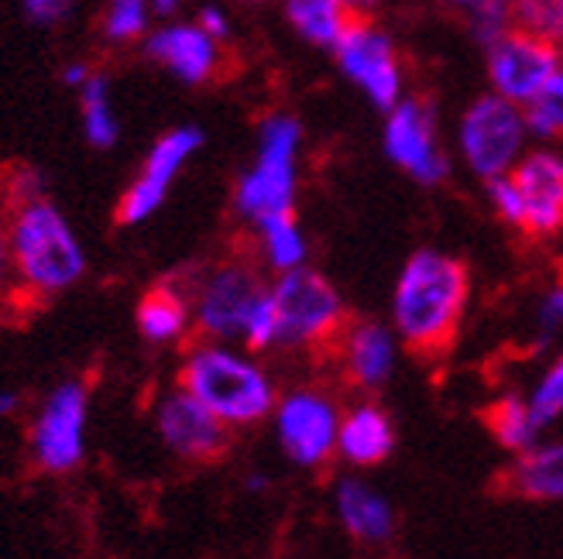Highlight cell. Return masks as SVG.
<instances>
[{"label":"cell","instance_id":"14","mask_svg":"<svg viewBox=\"0 0 563 559\" xmlns=\"http://www.w3.org/2000/svg\"><path fill=\"white\" fill-rule=\"evenodd\" d=\"M385 152L406 176L422 186L446 179V155L437 137L433 110L422 100H399L385 121Z\"/></svg>","mask_w":563,"mask_h":559},{"label":"cell","instance_id":"20","mask_svg":"<svg viewBox=\"0 0 563 559\" xmlns=\"http://www.w3.org/2000/svg\"><path fill=\"white\" fill-rule=\"evenodd\" d=\"M192 326V305L189 292L173 282H162L148 289L137 302V329L148 344H179Z\"/></svg>","mask_w":563,"mask_h":559},{"label":"cell","instance_id":"27","mask_svg":"<svg viewBox=\"0 0 563 559\" xmlns=\"http://www.w3.org/2000/svg\"><path fill=\"white\" fill-rule=\"evenodd\" d=\"M152 0H107L103 11V38L110 45H131L148 32Z\"/></svg>","mask_w":563,"mask_h":559},{"label":"cell","instance_id":"28","mask_svg":"<svg viewBox=\"0 0 563 559\" xmlns=\"http://www.w3.org/2000/svg\"><path fill=\"white\" fill-rule=\"evenodd\" d=\"M512 24L537 38L563 45V0H512Z\"/></svg>","mask_w":563,"mask_h":559},{"label":"cell","instance_id":"4","mask_svg":"<svg viewBox=\"0 0 563 559\" xmlns=\"http://www.w3.org/2000/svg\"><path fill=\"white\" fill-rule=\"evenodd\" d=\"M272 299L278 313V347L333 357L351 316L341 292L330 286V278L299 265L278 275Z\"/></svg>","mask_w":563,"mask_h":559},{"label":"cell","instance_id":"29","mask_svg":"<svg viewBox=\"0 0 563 559\" xmlns=\"http://www.w3.org/2000/svg\"><path fill=\"white\" fill-rule=\"evenodd\" d=\"M241 344L251 350V354H265L272 347H278V313H275V299H272V286L268 292L255 302V310H251L247 323H244V337Z\"/></svg>","mask_w":563,"mask_h":559},{"label":"cell","instance_id":"6","mask_svg":"<svg viewBox=\"0 0 563 559\" xmlns=\"http://www.w3.org/2000/svg\"><path fill=\"white\" fill-rule=\"evenodd\" d=\"M265 292H268V286L262 282L258 268L251 261H244V258L223 261V265L210 268L189 292L192 326L200 329L203 340H223V344L238 340L241 344L244 323Z\"/></svg>","mask_w":563,"mask_h":559},{"label":"cell","instance_id":"30","mask_svg":"<svg viewBox=\"0 0 563 559\" xmlns=\"http://www.w3.org/2000/svg\"><path fill=\"white\" fill-rule=\"evenodd\" d=\"M529 409H532V418H537V426H550L556 415H563V354L556 365L543 374V381L537 384L529 399Z\"/></svg>","mask_w":563,"mask_h":559},{"label":"cell","instance_id":"7","mask_svg":"<svg viewBox=\"0 0 563 559\" xmlns=\"http://www.w3.org/2000/svg\"><path fill=\"white\" fill-rule=\"evenodd\" d=\"M529 137V124L522 107L498 93L482 97L467 107L461 118V155L474 176L485 182L516 169Z\"/></svg>","mask_w":563,"mask_h":559},{"label":"cell","instance_id":"17","mask_svg":"<svg viewBox=\"0 0 563 559\" xmlns=\"http://www.w3.org/2000/svg\"><path fill=\"white\" fill-rule=\"evenodd\" d=\"M333 357L341 360L344 378L354 388H382L391 374V365H396V340L382 323H357L351 320L347 329L336 340Z\"/></svg>","mask_w":563,"mask_h":559},{"label":"cell","instance_id":"34","mask_svg":"<svg viewBox=\"0 0 563 559\" xmlns=\"http://www.w3.org/2000/svg\"><path fill=\"white\" fill-rule=\"evenodd\" d=\"M196 24L207 27V32H210L217 42H223V38L231 35V18H228V11L217 8V4H207V8H200V14H196Z\"/></svg>","mask_w":563,"mask_h":559},{"label":"cell","instance_id":"33","mask_svg":"<svg viewBox=\"0 0 563 559\" xmlns=\"http://www.w3.org/2000/svg\"><path fill=\"white\" fill-rule=\"evenodd\" d=\"M11 305H21V295H18V278L11 265V247H8L4 227H0V313L11 310Z\"/></svg>","mask_w":563,"mask_h":559},{"label":"cell","instance_id":"3","mask_svg":"<svg viewBox=\"0 0 563 559\" xmlns=\"http://www.w3.org/2000/svg\"><path fill=\"white\" fill-rule=\"evenodd\" d=\"M179 384L200 399L231 429L255 426L275 412V384L251 354L234 350L223 340H200L186 350Z\"/></svg>","mask_w":563,"mask_h":559},{"label":"cell","instance_id":"10","mask_svg":"<svg viewBox=\"0 0 563 559\" xmlns=\"http://www.w3.org/2000/svg\"><path fill=\"white\" fill-rule=\"evenodd\" d=\"M333 59L341 72L364 90L378 110H388L402 100V66L391 38L368 18H354L341 42L333 45Z\"/></svg>","mask_w":563,"mask_h":559},{"label":"cell","instance_id":"8","mask_svg":"<svg viewBox=\"0 0 563 559\" xmlns=\"http://www.w3.org/2000/svg\"><path fill=\"white\" fill-rule=\"evenodd\" d=\"M90 391L82 381H66L48 391L32 423V460L45 473H69L87 457Z\"/></svg>","mask_w":563,"mask_h":559},{"label":"cell","instance_id":"9","mask_svg":"<svg viewBox=\"0 0 563 559\" xmlns=\"http://www.w3.org/2000/svg\"><path fill=\"white\" fill-rule=\"evenodd\" d=\"M275 433L282 454L299 467H323L336 454L341 436V409L317 388L289 391L275 402Z\"/></svg>","mask_w":563,"mask_h":559},{"label":"cell","instance_id":"5","mask_svg":"<svg viewBox=\"0 0 563 559\" xmlns=\"http://www.w3.org/2000/svg\"><path fill=\"white\" fill-rule=\"evenodd\" d=\"M302 127L289 114H272L258 131V158L241 176L234 206L247 223H262L296 206V158Z\"/></svg>","mask_w":563,"mask_h":559},{"label":"cell","instance_id":"24","mask_svg":"<svg viewBox=\"0 0 563 559\" xmlns=\"http://www.w3.org/2000/svg\"><path fill=\"white\" fill-rule=\"evenodd\" d=\"M255 231H258L262 258L272 271L282 275V271H292V268L306 265V237H302L292 213L268 216V220L255 223Z\"/></svg>","mask_w":563,"mask_h":559},{"label":"cell","instance_id":"2","mask_svg":"<svg viewBox=\"0 0 563 559\" xmlns=\"http://www.w3.org/2000/svg\"><path fill=\"white\" fill-rule=\"evenodd\" d=\"M467 292L471 278L457 258L430 247L416 250L391 295V320H396L399 340L419 357L446 354L457 340Z\"/></svg>","mask_w":563,"mask_h":559},{"label":"cell","instance_id":"19","mask_svg":"<svg viewBox=\"0 0 563 559\" xmlns=\"http://www.w3.org/2000/svg\"><path fill=\"white\" fill-rule=\"evenodd\" d=\"M396 450V426L382 405L361 402L341 415V436H336V454L354 467H375Z\"/></svg>","mask_w":563,"mask_h":559},{"label":"cell","instance_id":"35","mask_svg":"<svg viewBox=\"0 0 563 559\" xmlns=\"http://www.w3.org/2000/svg\"><path fill=\"white\" fill-rule=\"evenodd\" d=\"M540 320H543V329L563 326V282L543 299V305H540Z\"/></svg>","mask_w":563,"mask_h":559},{"label":"cell","instance_id":"21","mask_svg":"<svg viewBox=\"0 0 563 559\" xmlns=\"http://www.w3.org/2000/svg\"><path fill=\"white\" fill-rule=\"evenodd\" d=\"M505 488L522 501H563V443L522 450L505 473Z\"/></svg>","mask_w":563,"mask_h":559},{"label":"cell","instance_id":"31","mask_svg":"<svg viewBox=\"0 0 563 559\" xmlns=\"http://www.w3.org/2000/svg\"><path fill=\"white\" fill-rule=\"evenodd\" d=\"M488 195H492L495 213L509 223V227H519V223H522V195H519V186H516L512 172L488 179Z\"/></svg>","mask_w":563,"mask_h":559},{"label":"cell","instance_id":"40","mask_svg":"<svg viewBox=\"0 0 563 559\" xmlns=\"http://www.w3.org/2000/svg\"><path fill=\"white\" fill-rule=\"evenodd\" d=\"M443 4H450V8H464V11H471L477 0H443Z\"/></svg>","mask_w":563,"mask_h":559},{"label":"cell","instance_id":"26","mask_svg":"<svg viewBox=\"0 0 563 559\" xmlns=\"http://www.w3.org/2000/svg\"><path fill=\"white\" fill-rule=\"evenodd\" d=\"M522 114H526L529 134L547 137V142L563 137V66L543 82L537 97L522 103Z\"/></svg>","mask_w":563,"mask_h":559},{"label":"cell","instance_id":"32","mask_svg":"<svg viewBox=\"0 0 563 559\" xmlns=\"http://www.w3.org/2000/svg\"><path fill=\"white\" fill-rule=\"evenodd\" d=\"M73 4H76V0H21L27 21H35L42 27L63 24L73 14Z\"/></svg>","mask_w":563,"mask_h":559},{"label":"cell","instance_id":"15","mask_svg":"<svg viewBox=\"0 0 563 559\" xmlns=\"http://www.w3.org/2000/svg\"><path fill=\"white\" fill-rule=\"evenodd\" d=\"M512 179L522 195L519 231L529 237H553L563 231V158L553 152H529L516 161Z\"/></svg>","mask_w":563,"mask_h":559},{"label":"cell","instance_id":"22","mask_svg":"<svg viewBox=\"0 0 563 559\" xmlns=\"http://www.w3.org/2000/svg\"><path fill=\"white\" fill-rule=\"evenodd\" d=\"M286 21L309 45L333 48L354 21L344 0H286Z\"/></svg>","mask_w":563,"mask_h":559},{"label":"cell","instance_id":"41","mask_svg":"<svg viewBox=\"0 0 563 559\" xmlns=\"http://www.w3.org/2000/svg\"><path fill=\"white\" fill-rule=\"evenodd\" d=\"M241 4H268V0H241Z\"/></svg>","mask_w":563,"mask_h":559},{"label":"cell","instance_id":"42","mask_svg":"<svg viewBox=\"0 0 563 559\" xmlns=\"http://www.w3.org/2000/svg\"><path fill=\"white\" fill-rule=\"evenodd\" d=\"M560 63H563V45H560Z\"/></svg>","mask_w":563,"mask_h":559},{"label":"cell","instance_id":"1","mask_svg":"<svg viewBox=\"0 0 563 559\" xmlns=\"http://www.w3.org/2000/svg\"><path fill=\"white\" fill-rule=\"evenodd\" d=\"M0 227L11 247L21 305L59 295L87 275V250L66 213L45 195L35 169H18L8 176Z\"/></svg>","mask_w":563,"mask_h":559},{"label":"cell","instance_id":"16","mask_svg":"<svg viewBox=\"0 0 563 559\" xmlns=\"http://www.w3.org/2000/svg\"><path fill=\"white\" fill-rule=\"evenodd\" d=\"M145 55L155 66L173 72L176 79L189 82V87H203V82H210L223 63L220 42L196 21L165 24L158 32H152L145 38Z\"/></svg>","mask_w":563,"mask_h":559},{"label":"cell","instance_id":"23","mask_svg":"<svg viewBox=\"0 0 563 559\" xmlns=\"http://www.w3.org/2000/svg\"><path fill=\"white\" fill-rule=\"evenodd\" d=\"M79 110H82V134L93 148H114L121 137V124L110 100V79L93 69V76L79 87Z\"/></svg>","mask_w":563,"mask_h":559},{"label":"cell","instance_id":"12","mask_svg":"<svg viewBox=\"0 0 563 559\" xmlns=\"http://www.w3.org/2000/svg\"><path fill=\"white\" fill-rule=\"evenodd\" d=\"M560 45L537 38L522 32V27H509L505 35H498L488 45V79L498 97L526 103L540 93L543 82L560 72Z\"/></svg>","mask_w":563,"mask_h":559},{"label":"cell","instance_id":"11","mask_svg":"<svg viewBox=\"0 0 563 559\" xmlns=\"http://www.w3.org/2000/svg\"><path fill=\"white\" fill-rule=\"evenodd\" d=\"M155 429L165 450L186 463H213L231 450V426L179 384L158 399Z\"/></svg>","mask_w":563,"mask_h":559},{"label":"cell","instance_id":"37","mask_svg":"<svg viewBox=\"0 0 563 559\" xmlns=\"http://www.w3.org/2000/svg\"><path fill=\"white\" fill-rule=\"evenodd\" d=\"M18 405H21L18 391H0V418L14 415V412H18Z\"/></svg>","mask_w":563,"mask_h":559},{"label":"cell","instance_id":"36","mask_svg":"<svg viewBox=\"0 0 563 559\" xmlns=\"http://www.w3.org/2000/svg\"><path fill=\"white\" fill-rule=\"evenodd\" d=\"M90 76H93V69H90L87 63H69V66L63 69V82H66V87H73V90H79Z\"/></svg>","mask_w":563,"mask_h":559},{"label":"cell","instance_id":"38","mask_svg":"<svg viewBox=\"0 0 563 559\" xmlns=\"http://www.w3.org/2000/svg\"><path fill=\"white\" fill-rule=\"evenodd\" d=\"M344 4L351 8L354 18H372V11L378 8V0H344Z\"/></svg>","mask_w":563,"mask_h":559},{"label":"cell","instance_id":"13","mask_svg":"<svg viewBox=\"0 0 563 559\" xmlns=\"http://www.w3.org/2000/svg\"><path fill=\"white\" fill-rule=\"evenodd\" d=\"M200 145H203V131H196V127H176V131L162 134L152 145V152L145 155L141 172L121 195L118 223L134 227V223H145L152 213H158L176 176L183 172V165L200 152Z\"/></svg>","mask_w":563,"mask_h":559},{"label":"cell","instance_id":"25","mask_svg":"<svg viewBox=\"0 0 563 559\" xmlns=\"http://www.w3.org/2000/svg\"><path fill=\"white\" fill-rule=\"evenodd\" d=\"M485 426L492 429L498 446H505V450H512V454H522L529 446H537V433H540L529 402H522L516 395H505L495 405H488Z\"/></svg>","mask_w":563,"mask_h":559},{"label":"cell","instance_id":"18","mask_svg":"<svg viewBox=\"0 0 563 559\" xmlns=\"http://www.w3.org/2000/svg\"><path fill=\"white\" fill-rule=\"evenodd\" d=\"M336 518H341L344 533L361 546H385L396 533V515H391L388 501L357 478H344L336 484Z\"/></svg>","mask_w":563,"mask_h":559},{"label":"cell","instance_id":"39","mask_svg":"<svg viewBox=\"0 0 563 559\" xmlns=\"http://www.w3.org/2000/svg\"><path fill=\"white\" fill-rule=\"evenodd\" d=\"M179 4H183V0H152V8H155L158 14H173Z\"/></svg>","mask_w":563,"mask_h":559}]
</instances>
